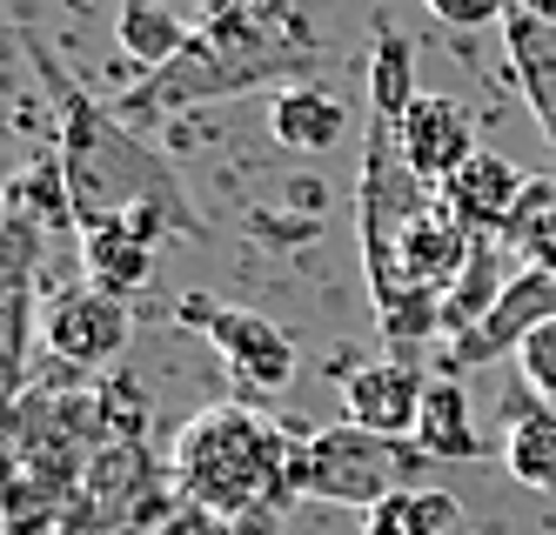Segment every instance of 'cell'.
Instances as JSON below:
<instances>
[{"label": "cell", "mask_w": 556, "mask_h": 535, "mask_svg": "<svg viewBox=\"0 0 556 535\" xmlns=\"http://www.w3.org/2000/svg\"><path fill=\"white\" fill-rule=\"evenodd\" d=\"M516 368H523V388L556 408V321H543L536 335L516 348Z\"/></svg>", "instance_id": "22"}, {"label": "cell", "mask_w": 556, "mask_h": 535, "mask_svg": "<svg viewBox=\"0 0 556 535\" xmlns=\"http://www.w3.org/2000/svg\"><path fill=\"white\" fill-rule=\"evenodd\" d=\"M395 141H403V161L429 181V188H443L463 161L476 154V120L456 94H422L409 114H403V128H395Z\"/></svg>", "instance_id": "10"}, {"label": "cell", "mask_w": 556, "mask_h": 535, "mask_svg": "<svg viewBox=\"0 0 556 535\" xmlns=\"http://www.w3.org/2000/svg\"><path fill=\"white\" fill-rule=\"evenodd\" d=\"M422 395H429V375L409 361H369V368H349L342 375V416L363 422L376 435H395V442H416V422H422Z\"/></svg>", "instance_id": "9"}, {"label": "cell", "mask_w": 556, "mask_h": 535, "mask_svg": "<svg viewBox=\"0 0 556 535\" xmlns=\"http://www.w3.org/2000/svg\"><path fill=\"white\" fill-rule=\"evenodd\" d=\"M509 8H523V14H536V21L556 27V0H509Z\"/></svg>", "instance_id": "25"}, {"label": "cell", "mask_w": 556, "mask_h": 535, "mask_svg": "<svg viewBox=\"0 0 556 535\" xmlns=\"http://www.w3.org/2000/svg\"><path fill=\"white\" fill-rule=\"evenodd\" d=\"M41 348L67 368V375L108 368L128 348V302L108 295V288H94V281L54 288V295L41 302Z\"/></svg>", "instance_id": "8"}, {"label": "cell", "mask_w": 556, "mask_h": 535, "mask_svg": "<svg viewBox=\"0 0 556 535\" xmlns=\"http://www.w3.org/2000/svg\"><path fill=\"white\" fill-rule=\"evenodd\" d=\"M496 241H503V249L523 262V268L556 275V175H543V181L523 188V201H516V215H509V228H503Z\"/></svg>", "instance_id": "20"}, {"label": "cell", "mask_w": 556, "mask_h": 535, "mask_svg": "<svg viewBox=\"0 0 556 535\" xmlns=\"http://www.w3.org/2000/svg\"><path fill=\"white\" fill-rule=\"evenodd\" d=\"M523 275L516 268V255L503 249V241H476V255H469V268L450 281V295H443V342L450 335H463V328H476L496 302H503V288Z\"/></svg>", "instance_id": "16"}, {"label": "cell", "mask_w": 556, "mask_h": 535, "mask_svg": "<svg viewBox=\"0 0 556 535\" xmlns=\"http://www.w3.org/2000/svg\"><path fill=\"white\" fill-rule=\"evenodd\" d=\"M302 502H336V509H376L382 496L409 488V456L395 435H376L363 422H329L302 435V462H295Z\"/></svg>", "instance_id": "5"}, {"label": "cell", "mask_w": 556, "mask_h": 535, "mask_svg": "<svg viewBox=\"0 0 556 535\" xmlns=\"http://www.w3.org/2000/svg\"><path fill=\"white\" fill-rule=\"evenodd\" d=\"M323 34L308 27L302 0H208L194 40L154 67L141 88L114 101V114H181L194 101H228V94H255V88H295L302 74L323 67Z\"/></svg>", "instance_id": "2"}, {"label": "cell", "mask_w": 556, "mask_h": 535, "mask_svg": "<svg viewBox=\"0 0 556 535\" xmlns=\"http://www.w3.org/2000/svg\"><path fill=\"white\" fill-rule=\"evenodd\" d=\"M503 469L523 482V488H543V496H556V408H543V416H523L509 429L503 442Z\"/></svg>", "instance_id": "21"}, {"label": "cell", "mask_w": 556, "mask_h": 535, "mask_svg": "<svg viewBox=\"0 0 556 535\" xmlns=\"http://www.w3.org/2000/svg\"><path fill=\"white\" fill-rule=\"evenodd\" d=\"M355 228H363V275L382 335L389 342L443 335V295L469 268L483 234H469L463 215L443 201V188H429L403 161V141H395L389 120H369Z\"/></svg>", "instance_id": "1"}, {"label": "cell", "mask_w": 556, "mask_h": 535, "mask_svg": "<svg viewBox=\"0 0 556 535\" xmlns=\"http://www.w3.org/2000/svg\"><path fill=\"white\" fill-rule=\"evenodd\" d=\"M422 8L435 14V21H450V27H503V14H509V0H422Z\"/></svg>", "instance_id": "23"}, {"label": "cell", "mask_w": 556, "mask_h": 535, "mask_svg": "<svg viewBox=\"0 0 556 535\" xmlns=\"http://www.w3.org/2000/svg\"><path fill=\"white\" fill-rule=\"evenodd\" d=\"M175 321L194 328V335H202L249 388H289L295 382V342L268 315L235 308V302H215V295H181L175 302Z\"/></svg>", "instance_id": "6"}, {"label": "cell", "mask_w": 556, "mask_h": 535, "mask_svg": "<svg viewBox=\"0 0 556 535\" xmlns=\"http://www.w3.org/2000/svg\"><path fill=\"white\" fill-rule=\"evenodd\" d=\"M543 321H556V275H543V268H523L509 288H503V302L476 321V328H463V335H450L443 348H435V375H469V368H490V361H503V355H516Z\"/></svg>", "instance_id": "7"}, {"label": "cell", "mask_w": 556, "mask_h": 535, "mask_svg": "<svg viewBox=\"0 0 556 535\" xmlns=\"http://www.w3.org/2000/svg\"><path fill=\"white\" fill-rule=\"evenodd\" d=\"M154 535H235V522H228V515H215V509L175 502V515H162V528H154Z\"/></svg>", "instance_id": "24"}, {"label": "cell", "mask_w": 556, "mask_h": 535, "mask_svg": "<svg viewBox=\"0 0 556 535\" xmlns=\"http://www.w3.org/2000/svg\"><path fill=\"white\" fill-rule=\"evenodd\" d=\"M416 101H422V88H416V48H409V34L376 21V34H369V120L403 128V114Z\"/></svg>", "instance_id": "17"}, {"label": "cell", "mask_w": 556, "mask_h": 535, "mask_svg": "<svg viewBox=\"0 0 556 535\" xmlns=\"http://www.w3.org/2000/svg\"><path fill=\"white\" fill-rule=\"evenodd\" d=\"M81 241V275L94 288H108V295H141V288L154 281V241L122 228V221H108V228H88V234H74Z\"/></svg>", "instance_id": "14"}, {"label": "cell", "mask_w": 556, "mask_h": 535, "mask_svg": "<svg viewBox=\"0 0 556 535\" xmlns=\"http://www.w3.org/2000/svg\"><path fill=\"white\" fill-rule=\"evenodd\" d=\"M416 448L435 456V462H476V456H483V435H476V416H469V388L456 375H429Z\"/></svg>", "instance_id": "15"}, {"label": "cell", "mask_w": 556, "mask_h": 535, "mask_svg": "<svg viewBox=\"0 0 556 535\" xmlns=\"http://www.w3.org/2000/svg\"><path fill=\"white\" fill-rule=\"evenodd\" d=\"M268 135L282 141L289 154H329L349 135V101L323 80H295L268 101Z\"/></svg>", "instance_id": "13"}, {"label": "cell", "mask_w": 556, "mask_h": 535, "mask_svg": "<svg viewBox=\"0 0 556 535\" xmlns=\"http://www.w3.org/2000/svg\"><path fill=\"white\" fill-rule=\"evenodd\" d=\"M27 54H34V67H41L48 94L61 101V168H67V194H74V234L108 228L128 208H162L181 241H208V221L188 201L175 161H162L122 114L101 107L81 80L41 48V40H27Z\"/></svg>", "instance_id": "3"}, {"label": "cell", "mask_w": 556, "mask_h": 535, "mask_svg": "<svg viewBox=\"0 0 556 535\" xmlns=\"http://www.w3.org/2000/svg\"><path fill=\"white\" fill-rule=\"evenodd\" d=\"M523 175L509 168L503 154H490V148H476L463 168L443 181V201L463 215V228L469 234H483V241H496L503 228H509V215H516V201H523Z\"/></svg>", "instance_id": "11"}, {"label": "cell", "mask_w": 556, "mask_h": 535, "mask_svg": "<svg viewBox=\"0 0 556 535\" xmlns=\"http://www.w3.org/2000/svg\"><path fill=\"white\" fill-rule=\"evenodd\" d=\"M463 522V502L450 496V488H395V496H382L369 515H363V535H450Z\"/></svg>", "instance_id": "19"}, {"label": "cell", "mask_w": 556, "mask_h": 535, "mask_svg": "<svg viewBox=\"0 0 556 535\" xmlns=\"http://www.w3.org/2000/svg\"><path fill=\"white\" fill-rule=\"evenodd\" d=\"M114 40H122V54H135L154 74V67H168L188 48L194 27L168 8V0H122V14H114Z\"/></svg>", "instance_id": "18"}, {"label": "cell", "mask_w": 556, "mask_h": 535, "mask_svg": "<svg viewBox=\"0 0 556 535\" xmlns=\"http://www.w3.org/2000/svg\"><path fill=\"white\" fill-rule=\"evenodd\" d=\"M295 462H302V435L282 422H262L249 408H202L181 442H175V488L181 502L215 509L228 522H242L255 509H282L302 502L295 488Z\"/></svg>", "instance_id": "4"}, {"label": "cell", "mask_w": 556, "mask_h": 535, "mask_svg": "<svg viewBox=\"0 0 556 535\" xmlns=\"http://www.w3.org/2000/svg\"><path fill=\"white\" fill-rule=\"evenodd\" d=\"M503 48H509L516 88H523V101H530L536 135L549 141V161H556V27L523 14V8H509L503 14Z\"/></svg>", "instance_id": "12"}]
</instances>
